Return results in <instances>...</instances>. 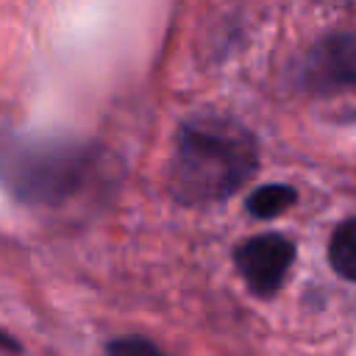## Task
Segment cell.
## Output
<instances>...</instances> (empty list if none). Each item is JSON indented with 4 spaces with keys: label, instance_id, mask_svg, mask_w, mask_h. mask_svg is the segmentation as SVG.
Listing matches in <instances>:
<instances>
[{
    "label": "cell",
    "instance_id": "cell-4",
    "mask_svg": "<svg viewBox=\"0 0 356 356\" xmlns=\"http://www.w3.org/2000/svg\"><path fill=\"white\" fill-rule=\"evenodd\" d=\"M309 92L356 89V31H334L317 39L298 70Z\"/></svg>",
    "mask_w": 356,
    "mask_h": 356
},
{
    "label": "cell",
    "instance_id": "cell-3",
    "mask_svg": "<svg viewBox=\"0 0 356 356\" xmlns=\"http://www.w3.org/2000/svg\"><path fill=\"white\" fill-rule=\"evenodd\" d=\"M295 256H298L295 239L278 231H264L239 239L231 250L236 275L242 278L245 289L259 300H273L284 289Z\"/></svg>",
    "mask_w": 356,
    "mask_h": 356
},
{
    "label": "cell",
    "instance_id": "cell-2",
    "mask_svg": "<svg viewBox=\"0 0 356 356\" xmlns=\"http://www.w3.org/2000/svg\"><path fill=\"white\" fill-rule=\"evenodd\" d=\"M261 167L250 125L228 111H192L175 128L167 161V195L186 209L225 203Z\"/></svg>",
    "mask_w": 356,
    "mask_h": 356
},
{
    "label": "cell",
    "instance_id": "cell-6",
    "mask_svg": "<svg viewBox=\"0 0 356 356\" xmlns=\"http://www.w3.org/2000/svg\"><path fill=\"white\" fill-rule=\"evenodd\" d=\"M298 203V189L292 184H284V181H270V184H261L256 186L248 197H245V211L248 217L253 220H275L281 217L284 211H289L292 206Z\"/></svg>",
    "mask_w": 356,
    "mask_h": 356
},
{
    "label": "cell",
    "instance_id": "cell-5",
    "mask_svg": "<svg viewBox=\"0 0 356 356\" xmlns=\"http://www.w3.org/2000/svg\"><path fill=\"white\" fill-rule=\"evenodd\" d=\"M325 259L337 278L356 284V214L334 225L325 245Z\"/></svg>",
    "mask_w": 356,
    "mask_h": 356
},
{
    "label": "cell",
    "instance_id": "cell-7",
    "mask_svg": "<svg viewBox=\"0 0 356 356\" xmlns=\"http://www.w3.org/2000/svg\"><path fill=\"white\" fill-rule=\"evenodd\" d=\"M103 356H170L167 350H161L153 339L139 337V334H128V337H114L103 345Z\"/></svg>",
    "mask_w": 356,
    "mask_h": 356
},
{
    "label": "cell",
    "instance_id": "cell-1",
    "mask_svg": "<svg viewBox=\"0 0 356 356\" xmlns=\"http://www.w3.org/2000/svg\"><path fill=\"white\" fill-rule=\"evenodd\" d=\"M122 161L106 145L72 134L0 128V192L19 206L64 211L106 203Z\"/></svg>",
    "mask_w": 356,
    "mask_h": 356
},
{
    "label": "cell",
    "instance_id": "cell-8",
    "mask_svg": "<svg viewBox=\"0 0 356 356\" xmlns=\"http://www.w3.org/2000/svg\"><path fill=\"white\" fill-rule=\"evenodd\" d=\"M22 353V345L14 334H8L6 328H0V356H19Z\"/></svg>",
    "mask_w": 356,
    "mask_h": 356
}]
</instances>
